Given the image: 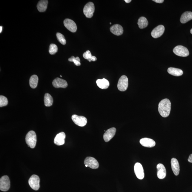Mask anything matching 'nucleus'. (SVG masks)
<instances>
[{"label":"nucleus","mask_w":192,"mask_h":192,"mask_svg":"<svg viewBox=\"0 0 192 192\" xmlns=\"http://www.w3.org/2000/svg\"><path fill=\"white\" fill-rule=\"evenodd\" d=\"M171 103L168 99H165L161 101L158 105V110L162 117H167L170 113Z\"/></svg>","instance_id":"1"},{"label":"nucleus","mask_w":192,"mask_h":192,"mask_svg":"<svg viewBox=\"0 0 192 192\" xmlns=\"http://www.w3.org/2000/svg\"><path fill=\"white\" fill-rule=\"evenodd\" d=\"M26 143L31 148H34L36 146L37 137L36 133L33 131H31L26 136Z\"/></svg>","instance_id":"2"},{"label":"nucleus","mask_w":192,"mask_h":192,"mask_svg":"<svg viewBox=\"0 0 192 192\" xmlns=\"http://www.w3.org/2000/svg\"><path fill=\"white\" fill-rule=\"evenodd\" d=\"M174 53L179 56L186 57L189 55V52L187 48L182 45H178L173 50Z\"/></svg>","instance_id":"3"},{"label":"nucleus","mask_w":192,"mask_h":192,"mask_svg":"<svg viewBox=\"0 0 192 192\" xmlns=\"http://www.w3.org/2000/svg\"><path fill=\"white\" fill-rule=\"evenodd\" d=\"M94 11V5L92 2L87 3L83 9L84 14L87 18H88L92 17Z\"/></svg>","instance_id":"4"},{"label":"nucleus","mask_w":192,"mask_h":192,"mask_svg":"<svg viewBox=\"0 0 192 192\" xmlns=\"http://www.w3.org/2000/svg\"><path fill=\"white\" fill-rule=\"evenodd\" d=\"M40 179L38 176L33 175L29 180V184L32 189L35 191H38L40 188Z\"/></svg>","instance_id":"5"},{"label":"nucleus","mask_w":192,"mask_h":192,"mask_svg":"<svg viewBox=\"0 0 192 192\" xmlns=\"http://www.w3.org/2000/svg\"><path fill=\"white\" fill-rule=\"evenodd\" d=\"M10 187V181L9 177L3 176L0 179V190L3 191H8Z\"/></svg>","instance_id":"6"},{"label":"nucleus","mask_w":192,"mask_h":192,"mask_svg":"<svg viewBox=\"0 0 192 192\" xmlns=\"http://www.w3.org/2000/svg\"><path fill=\"white\" fill-rule=\"evenodd\" d=\"M128 87V79L126 76L123 75L119 79L117 84V88L122 92L127 89Z\"/></svg>","instance_id":"7"},{"label":"nucleus","mask_w":192,"mask_h":192,"mask_svg":"<svg viewBox=\"0 0 192 192\" xmlns=\"http://www.w3.org/2000/svg\"><path fill=\"white\" fill-rule=\"evenodd\" d=\"M72 119L75 124L80 127L85 126L87 123V119L83 116L73 115L72 116Z\"/></svg>","instance_id":"8"},{"label":"nucleus","mask_w":192,"mask_h":192,"mask_svg":"<svg viewBox=\"0 0 192 192\" xmlns=\"http://www.w3.org/2000/svg\"><path fill=\"white\" fill-rule=\"evenodd\" d=\"M84 163L85 165L93 169H98L99 167V163L96 159L94 158L88 156L85 158Z\"/></svg>","instance_id":"9"},{"label":"nucleus","mask_w":192,"mask_h":192,"mask_svg":"<svg viewBox=\"0 0 192 192\" xmlns=\"http://www.w3.org/2000/svg\"><path fill=\"white\" fill-rule=\"evenodd\" d=\"M134 171L137 178L139 179H143L145 177L144 169L142 165L139 163H137L134 166Z\"/></svg>","instance_id":"10"},{"label":"nucleus","mask_w":192,"mask_h":192,"mask_svg":"<svg viewBox=\"0 0 192 192\" xmlns=\"http://www.w3.org/2000/svg\"><path fill=\"white\" fill-rule=\"evenodd\" d=\"M64 25L68 30L72 33H75L77 31V25L73 20L69 19H66L64 20Z\"/></svg>","instance_id":"11"},{"label":"nucleus","mask_w":192,"mask_h":192,"mask_svg":"<svg viewBox=\"0 0 192 192\" xmlns=\"http://www.w3.org/2000/svg\"><path fill=\"white\" fill-rule=\"evenodd\" d=\"M165 31V27L163 25H159L152 30L151 35L153 38L155 39L158 38L162 36Z\"/></svg>","instance_id":"12"},{"label":"nucleus","mask_w":192,"mask_h":192,"mask_svg":"<svg viewBox=\"0 0 192 192\" xmlns=\"http://www.w3.org/2000/svg\"><path fill=\"white\" fill-rule=\"evenodd\" d=\"M53 86L55 88H66L68 84L65 80L59 78H55L53 82Z\"/></svg>","instance_id":"13"},{"label":"nucleus","mask_w":192,"mask_h":192,"mask_svg":"<svg viewBox=\"0 0 192 192\" xmlns=\"http://www.w3.org/2000/svg\"><path fill=\"white\" fill-rule=\"evenodd\" d=\"M116 128H112L109 129L106 131L104 135V140L106 142H108L114 136L116 132Z\"/></svg>","instance_id":"14"},{"label":"nucleus","mask_w":192,"mask_h":192,"mask_svg":"<svg viewBox=\"0 0 192 192\" xmlns=\"http://www.w3.org/2000/svg\"><path fill=\"white\" fill-rule=\"evenodd\" d=\"M157 169V176L158 178L162 179L165 178L166 176V170L163 164H158L156 166Z\"/></svg>","instance_id":"15"},{"label":"nucleus","mask_w":192,"mask_h":192,"mask_svg":"<svg viewBox=\"0 0 192 192\" xmlns=\"http://www.w3.org/2000/svg\"><path fill=\"white\" fill-rule=\"evenodd\" d=\"M66 136V134L64 132H61L58 134L54 139V143L57 146H61L64 145Z\"/></svg>","instance_id":"16"},{"label":"nucleus","mask_w":192,"mask_h":192,"mask_svg":"<svg viewBox=\"0 0 192 192\" xmlns=\"http://www.w3.org/2000/svg\"><path fill=\"white\" fill-rule=\"evenodd\" d=\"M139 142L142 146L149 148L154 147L156 145L155 142L153 139L148 138L141 139Z\"/></svg>","instance_id":"17"},{"label":"nucleus","mask_w":192,"mask_h":192,"mask_svg":"<svg viewBox=\"0 0 192 192\" xmlns=\"http://www.w3.org/2000/svg\"><path fill=\"white\" fill-rule=\"evenodd\" d=\"M110 31L112 33L116 36H120L122 35L124 32L123 27L119 24H115L112 26L110 28Z\"/></svg>","instance_id":"18"},{"label":"nucleus","mask_w":192,"mask_h":192,"mask_svg":"<svg viewBox=\"0 0 192 192\" xmlns=\"http://www.w3.org/2000/svg\"><path fill=\"white\" fill-rule=\"evenodd\" d=\"M171 168L174 174L176 176L179 174L180 166L178 160L175 158H172L171 161Z\"/></svg>","instance_id":"19"},{"label":"nucleus","mask_w":192,"mask_h":192,"mask_svg":"<svg viewBox=\"0 0 192 192\" xmlns=\"http://www.w3.org/2000/svg\"><path fill=\"white\" fill-rule=\"evenodd\" d=\"M192 19V12H186L183 13L181 16L180 21L182 23L184 24Z\"/></svg>","instance_id":"20"},{"label":"nucleus","mask_w":192,"mask_h":192,"mask_svg":"<svg viewBox=\"0 0 192 192\" xmlns=\"http://www.w3.org/2000/svg\"><path fill=\"white\" fill-rule=\"evenodd\" d=\"M96 83L98 87L102 89H107L108 88L110 85L109 82L105 78L98 79Z\"/></svg>","instance_id":"21"},{"label":"nucleus","mask_w":192,"mask_h":192,"mask_svg":"<svg viewBox=\"0 0 192 192\" xmlns=\"http://www.w3.org/2000/svg\"><path fill=\"white\" fill-rule=\"evenodd\" d=\"M48 1L47 0H41L39 1L37 5V8L39 12H45L47 8Z\"/></svg>","instance_id":"22"},{"label":"nucleus","mask_w":192,"mask_h":192,"mask_svg":"<svg viewBox=\"0 0 192 192\" xmlns=\"http://www.w3.org/2000/svg\"><path fill=\"white\" fill-rule=\"evenodd\" d=\"M168 72L171 75L177 77L181 76L183 74V72L182 70L173 67L169 68L168 69Z\"/></svg>","instance_id":"23"},{"label":"nucleus","mask_w":192,"mask_h":192,"mask_svg":"<svg viewBox=\"0 0 192 192\" xmlns=\"http://www.w3.org/2000/svg\"><path fill=\"white\" fill-rule=\"evenodd\" d=\"M137 23L139 28L143 29L148 26V22L146 18L142 16L139 19Z\"/></svg>","instance_id":"24"},{"label":"nucleus","mask_w":192,"mask_h":192,"mask_svg":"<svg viewBox=\"0 0 192 192\" xmlns=\"http://www.w3.org/2000/svg\"><path fill=\"white\" fill-rule=\"evenodd\" d=\"M44 105L47 107H51L53 103V99L52 96L48 93H46L44 96Z\"/></svg>","instance_id":"25"},{"label":"nucleus","mask_w":192,"mask_h":192,"mask_svg":"<svg viewBox=\"0 0 192 192\" xmlns=\"http://www.w3.org/2000/svg\"><path fill=\"white\" fill-rule=\"evenodd\" d=\"M39 78L38 76L36 75L32 76L30 79L29 84L31 88H36L38 85Z\"/></svg>","instance_id":"26"},{"label":"nucleus","mask_w":192,"mask_h":192,"mask_svg":"<svg viewBox=\"0 0 192 192\" xmlns=\"http://www.w3.org/2000/svg\"><path fill=\"white\" fill-rule=\"evenodd\" d=\"M83 57L85 59H87L89 62L95 61L97 60L96 57L95 56H93L90 51L87 50L83 54Z\"/></svg>","instance_id":"27"},{"label":"nucleus","mask_w":192,"mask_h":192,"mask_svg":"<svg viewBox=\"0 0 192 192\" xmlns=\"http://www.w3.org/2000/svg\"><path fill=\"white\" fill-rule=\"evenodd\" d=\"M56 36L58 40L63 45H65L66 43V41L63 35L60 33H56Z\"/></svg>","instance_id":"28"},{"label":"nucleus","mask_w":192,"mask_h":192,"mask_svg":"<svg viewBox=\"0 0 192 192\" xmlns=\"http://www.w3.org/2000/svg\"><path fill=\"white\" fill-rule=\"evenodd\" d=\"M8 104V100L7 98L4 96H0V107H2L7 106Z\"/></svg>","instance_id":"29"},{"label":"nucleus","mask_w":192,"mask_h":192,"mask_svg":"<svg viewBox=\"0 0 192 192\" xmlns=\"http://www.w3.org/2000/svg\"><path fill=\"white\" fill-rule=\"evenodd\" d=\"M68 61L71 62H73L76 66H80L81 65V63H80V59L79 57H75L73 56H72L68 59Z\"/></svg>","instance_id":"30"},{"label":"nucleus","mask_w":192,"mask_h":192,"mask_svg":"<svg viewBox=\"0 0 192 192\" xmlns=\"http://www.w3.org/2000/svg\"><path fill=\"white\" fill-rule=\"evenodd\" d=\"M58 51V47L55 44H50L49 49V53L51 55H54L57 53Z\"/></svg>","instance_id":"31"},{"label":"nucleus","mask_w":192,"mask_h":192,"mask_svg":"<svg viewBox=\"0 0 192 192\" xmlns=\"http://www.w3.org/2000/svg\"><path fill=\"white\" fill-rule=\"evenodd\" d=\"M153 1L158 3H162L164 1V0H153Z\"/></svg>","instance_id":"32"},{"label":"nucleus","mask_w":192,"mask_h":192,"mask_svg":"<svg viewBox=\"0 0 192 192\" xmlns=\"http://www.w3.org/2000/svg\"><path fill=\"white\" fill-rule=\"evenodd\" d=\"M188 161L190 163H192V154L190 155L188 159Z\"/></svg>","instance_id":"33"},{"label":"nucleus","mask_w":192,"mask_h":192,"mask_svg":"<svg viewBox=\"0 0 192 192\" xmlns=\"http://www.w3.org/2000/svg\"><path fill=\"white\" fill-rule=\"evenodd\" d=\"M125 1L126 3H130L131 1V0H125Z\"/></svg>","instance_id":"34"},{"label":"nucleus","mask_w":192,"mask_h":192,"mask_svg":"<svg viewBox=\"0 0 192 192\" xmlns=\"http://www.w3.org/2000/svg\"><path fill=\"white\" fill-rule=\"evenodd\" d=\"M2 27H0V33H1L2 31Z\"/></svg>","instance_id":"35"},{"label":"nucleus","mask_w":192,"mask_h":192,"mask_svg":"<svg viewBox=\"0 0 192 192\" xmlns=\"http://www.w3.org/2000/svg\"><path fill=\"white\" fill-rule=\"evenodd\" d=\"M191 34H192V28L191 29Z\"/></svg>","instance_id":"36"},{"label":"nucleus","mask_w":192,"mask_h":192,"mask_svg":"<svg viewBox=\"0 0 192 192\" xmlns=\"http://www.w3.org/2000/svg\"><path fill=\"white\" fill-rule=\"evenodd\" d=\"M85 166L86 167H88V166H87V165H85Z\"/></svg>","instance_id":"37"},{"label":"nucleus","mask_w":192,"mask_h":192,"mask_svg":"<svg viewBox=\"0 0 192 192\" xmlns=\"http://www.w3.org/2000/svg\"><path fill=\"white\" fill-rule=\"evenodd\" d=\"M110 24H111V23H110Z\"/></svg>","instance_id":"38"}]
</instances>
